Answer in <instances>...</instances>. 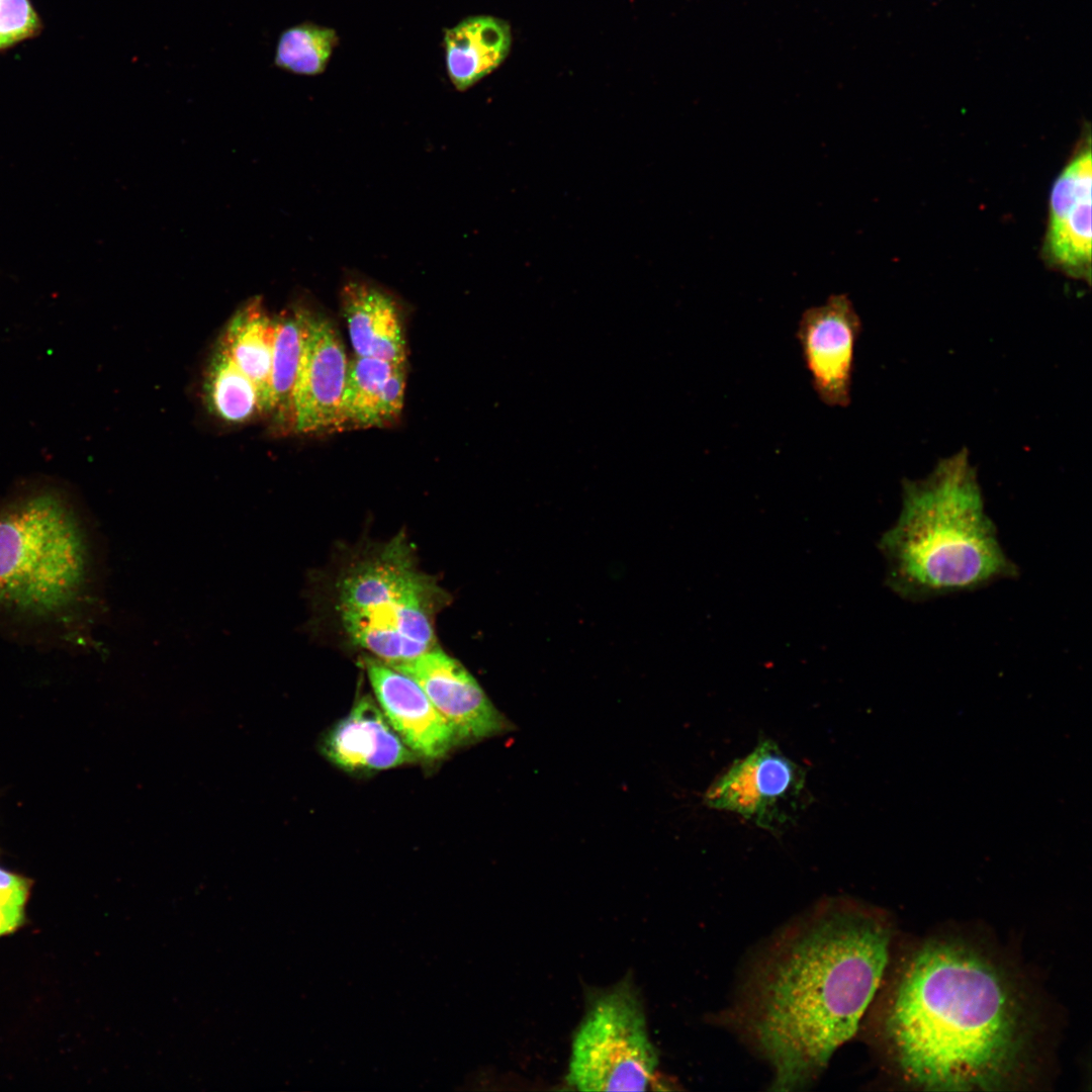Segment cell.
Here are the masks:
<instances>
[{"label": "cell", "instance_id": "1", "mask_svg": "<svg viewBox=\"0 0 1092 1092\" xmlns=\"http://www.w3.org/2000/svg\"><path fill=\"white\" fill-rule=\"evenodd\" d=\"M888 928L841 900L789 924L751 965L736 1026L772 1072L771 1090L801 1089L850 1039L889 958Z\"/></svg>", "mask_w": 1092, "mask_h": 1092}, {"label": "cell", "instance_id": "9", "mask_svg": "<svg viewBox=\"0 0 1092 1092\" xmlns=\"http://www.w3.org/2000/svg\"><path fill=\"white\" fill-rule=\"evenodd\" d=\"M860 331V318L845 293L831 294L824 303L801 314L796 337L802 359L815 394L829 407L850 404Z\"/></svg>", "mask_w": 1092, "mask_h": 1092}, {"label": "cell", "instance_id": "12", "mask_svg": "<svg viewBox=\"0 0 1092 1092\" xmlns=\"http://www.w3.org/2000/svg\"><path fill=\"white\" fill-rule=\"evenodd\" d=\"M1090 144L1082 147L1056 179L1051 192L1044 249L1055 267L1090 280L1091 186Z\"/></svg>", "mask_w": 1092, "mask_h": 1092}, {"label": "cell", "instance_id": "17", "mask_svg": "<svg viewBox=\"0 0 1092 1092\" xmlns=\"http://www.w3.org/2000/svg\"><path fill=\"white\" fill-rule=\"evenodd\" d=\"M275 334V317L261 299L253 298L229 322L219 344L255 384L260 413H267Z\"/></svg>", "mask_w": 1092, "mask_h": 1092}, {"label": "cell", "instance_id": "5", "mask_svg": "<svg viewBox=\"0 0 1092 1092\" xmlns=\"http://www.w3.org/2000/svg\"><path fill=\"white\" fill-rule=\"evenodd\" d=\"M92 544L82 519L50 491L0 505V606L50 617L77 606L94 577Z\"/></svg>", "mask_w": 1092, "mask_h": 1092}, {"label": "cell", "instance_id": "13", "mask_svg": "<svg viewBox=\"0 0 1092 1092\" xmlns=\"http://www.w3.org/2000/svg\"><path fill=\"white\" fill-rule=\"evenodd\" d=\"M323 752L348 771L389 769L417 756L397 735L377 702L363 697L329 730Z\"/></svg>", "mask_w": 1092, "mask_h": 1092}, {"label": "cell", "instance_id": "10", "mask_svg": "<svg viewBox=\"0 0 1092 1092\" xmlns=\"http://www.w3.org/2000/svg\"><path fill=\"white\" fill-rule=\"evenodd\" d=\"M390 666L422 688L450 724L460 744L480 741L514 728L462 663L437 646Z\"/></svg>", "mask_w": 1092, "mask_h": 1092}, {"label": "cell", "instance_id": "22", "mask_svg": "<svg viewBox=\"0 0 1092 1092\" xmlns=\"http://www.w3.org/2000/svg\"><path fill=\"white\" fill-rule=\"evenodd\" d=\"M30 883L23 877L0 869V905L23 907Z\"/></svg>", "mask_w": 1092, "mask_h": 1092}, {"label": "cell", "instance_id": "19", "mask_svg": "<svg viewBox=\"0 0 1092 1092\" xmlns=\"http://www.w3.org/2000/svg\"><path fill=\"white\" fill-rule=\"evenodd\" d=\"M302 309L275 317L267 413L291 418V396L302 347Z\"/></svg>", "mask_w": 1092, "mask_h": 1092}, {"label": "cell", "instance_id": "20", "mask_svg": "<svg viewBox=\"0 0 1092 1092\" xmlns=\"http://www.w3.org/2000/svg\"><path fill=\"white\" fill-rule=\"evenodd\" d=\"M338 36L333 28L303 22L283 30L275 48L276 67L298 75L313 76L325 71Z\"/></svg>", "mask_w": 1092, "mask_h": 1092}, {"label": "cell", "instance_id": "16", "mask_svg": "<svg viewBox=\"0 0 1092 1092\" xmlns=\"http://www.w3.org/2000/svg\"><path fill=\"white\" fill-rule=\"evenodd\" d=\"M510 47L509 23L493 16H470L446 28V69L452 84L460 91L468 89L504 62Z\"/></svg>", "mask_w": 1092, "mask_h": 1092}, {"label": "cell", "instance_id": "18", "mask_svg": "<svg viewBox=\"0 0 1092 1092\" xmlns=\"http://www.w3.org/2000/svg\"><path fill=\"white\" fill-rule=\"evenodd\" d=\"M205 392L212 413L229 423H243L259 410L255 384L218 344L209 363Z\"/></svg>", "mask_w": 1092, "mask_h": 1092}, {"label": "cell", "instance_id": "2", "mask_svg": "<svg viewBox=\"0 0 1092 1092\" xmlns=\"http://www.w3.org/2000/svg\"><path fill=\"white\" fill-rule=\"evenodd\" d=\"M893 1060L926 1090H997L1027 1045L1022 1001L1009 978L976 949L932 941L908 962L885 1017Z\"/></svg>", "mask_w": 1092, "mask_h": 1092}, {"label": "cell", "instance_id": "23", "mask_svg": "<svg viewBox=\"0 0 1092 1092\" xmlns=\"http://www.w3.org/2000/svg\"><path fill=\"white\" fill-rule=\"evenodd\" d=\"M24 919L23 907L0 905V935L15 930Z\"/></svg>", "mask_w": 1092, "mask_h": 1092}, {"label": "cell", "instance_id": "4", "mask_svg": "<svg viewBox=\"0 0 1092 1092\" xmlns=\"http://www.w3.org/2000/svg\"><path fill=\"white\" fill-rule=\"evenodd\" d=\"M332 607L350 647L388 665L436 646L437 615L447 593L421 570L404 536L361 551L336 576Z\"/></svg>", "mask_w": 1092, "mask_h": 1092}, {"label": "cell", "instance_id": "3", "mask_svg": "<svg viewBox=\"0 0 1092 1092\" xmlns=\"http://www.w3.org/2000/svg\"><path fill=\"white\" fill-rule=\"evenodd\" d=\"M886 583L909 602L969 593L1019 575L1004 551L967 452L905 480L896 522L879 542Z\"/></svg>", "mask_w": 1092, "mask_h": 1092}, {"label": "cell", "instance_id": "7", "mask_svg": "<svg viewBox=\"0 0 1092 1092\" xmlns=\"http://www.w3.org/2000/svg\"><path fill=\"white\" fill-rule=\"evenodd\" d=\"M805 771L770 739H761L746 756L717 778L704 803L733 812L771 833L791 825L805 801Z\"/></svg>", "mask_w": 1092, "mask_h": 1092}, {"label": "cell", "instance_id": "15", "mask_svg": "<svg viewBox=\"0 0 1092 1092\" xmlns=\"http://www.w3.org/2000/svg\"><path fill=\"white\" fill-rule=\"evenodd\" d=\"M405 390V364L354 357L348 364L342 400L341 428H375L400 416Z\"/></svg>", "mask_w": 1092, "mask_h": 1092}, {"label": "cell", "instance_id": "14", "mask_svg": "<svg viewBox=\"0 0 1092 1092\" xmlns=\"http://www.w3.org/2000/svg\"><path fill=\"white\" fill-rule=\"evenodd\" d=\"M341 308L356 356L405 364L406 341L396 299L375 283L349 277L343 284Z\"/></svg>", "mask_w": 1092, "mask_h": 1092}, {"label": "cell", "instance_id": "8", "mask_svg": "<svg viewBox=\"0 0 1092 1092\" xmlns=\"http://www.w3.org/2000/svg\"><path fill=\"white\" fill-rule=\"evenodd\" d=\"M301 309L302 347L291 396L292 428L299 434L341 429L349 364L345 346L328 316Z\"/></svg>", "mask_w": 1092, "mask_h": 1092}, {"label": "cell", "instance_id": "11", "mask_svg": "<svg viewBox=\"0 0 1092 1092\" xmlns=\"http://www.w3.org/2000/svg\"><path fill=\"white\" fill-rule=\"evenodd\" d=\"M361 663L378 706L417 757L437 760L460 744L450 724L413 678L371 656L364 655Z\"/></svg>", "mask_w": 1092, "mask_h": 1092}, {"label": "cell", "instance_id": "21", "mask_svg": "<svg viewBox=\"0 0 1092 1092\" xmlns=\"http://www.w3.org/2000/svg\"><path fill=\"white\" fill-rule=\"evenodd\" d=\"M39 20L29 0H0V49L30 37Z\"/></svg>", "mask_w": 1092, "mask_h": 1092}, {"label": "cell", "instance_id": "6", "mask_svg": "<svg viewBox=\"0 0 1092 1092\" xmlns=\"http://www.w3.org/2000/svg\"><path fill=\"white\" fill-rule=\"evenodd\" d=\"M657 1056L634 987L622 982L590 1003L577 1027L567 1081L581 1091H643Z\"/></svg>", "mask_w": 1092, "mask_h": 1092}]
</instances>
